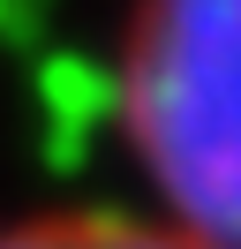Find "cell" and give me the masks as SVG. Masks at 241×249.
Wrapping results in <instances>:
<instances>
[{
	"mask_svg": "<svg viewBox=\"0 0 241 249\" xmlns=\"http://www.w3.org/2000/svg\"><path fill=\"white\" fill-rule=\"evenodd\" d=\"M120 121L151 212L204 249H241V0H143L120 53Z\"/></svg>",
	"mask_w": 241,
	"mask_h": 249,
	"instance_id": "1",
	"label": "cell"
},
{
	"mask_svg": "<svg viewBox=\"0 0 241 249\" xmlns=\"http://www.w3.org/2000/svg\"><path fill=\"white\" fill-rule=\"evenodd\" d=\"M0 249H204L181 227H166L158 212H45L23 227H0Z\"/></svg>",
	"mask_w": 241,
	"mask_h": 249,
	"instance_id": "2",
	"label": "cell"
}]
</instances>
